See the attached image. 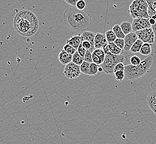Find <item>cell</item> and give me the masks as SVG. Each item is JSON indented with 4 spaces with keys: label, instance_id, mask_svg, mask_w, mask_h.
<instances>
[{
    "label": "cell",
    "instance_id": "obj_1",
    "mask_svg": "<svg viewBox=\"0 0 156 144\" xmlns=\"http://www.w3.org/2000/svg\"><path fill=\"white\" fill-rule=\"evenodd\" d=\"M13 26L17 33L23 37L34 36L39 29L37 16L29 10L18 12L13 20Z\"/></svg>",
    "mask_w": 156,
    "mask_h": 144
},
{
    "label": "cell",
    "instance_id": "obj_2",
    "mask_svg": "<svg viewBox=\"0 0 156 144\" xmlns=\"http://www.w3.org/2000/svg\"><path fill=\"white\" fill-rule=\"evenodd\" d=\"M63 22L66 27L76 31H85L92 25L93 20L90 14L85 10L80 11L76 8L66 9L63 16Z\"/></svg>",
    "mask_w": 156,
    "mask_h": 144
},
{
    "label": "cell",
    "instance_id": "obj_3",
    "mask_svg": "<svg viewBox=\"0 0 156 144\" xmlns=\"http://www.w3.org/2000/svg\"><path fill=\"white\" fill-rule=\"evenodd\" d=\"M153 57L150 56L145 58L138 66L129 64L125 66V74L127 80L135 81L148 73L153 63Z\"/></svg>",
    "mask_w": 156,
    "mask_h": 144
},
{
    "label": "cell",
    "instance_id": "obj_4",
    "mask_svg": "<svg viewBox=\"0 0 156 144\" xmlns=\"http://www.w3.org/2000/svg\"><path fill=\"white\" fill-rule=\"evenodd\" d=\"M148 8V5L146 0H133L129 5V12L133 19L150 18Z\"/></svg>",
    "mask_w": 156,
    "mask_h": 144
},
{
    "label": "cell",
    "instance_id": "obj_5",
    "mask_svg": "<svg viewBox=\"0 0 156 144\" xmlns=\"http://www.w3.org/2000/svg\"><path fill=\"white\" fill-rule=\"evenodd\" d=\"M127 60V57L123 55H114L108 52L106 54L105 60L101 65L104 72L108 74H114V69L117 64L124 63Z\"/></svg>",
    "mask_w": 156,
    "mask_h": 144
},
{
    "label": "cell",
    "instance_id": "obj_6",
    "mask_svg": "<svg viewBox=\"0 0 156 144\" xmlns=\"http://www.w3.org/2000/svg\"><path fill=\"white\" fill-rule=\"evenodd\" d=\"M81 72L80 67L72 62L66 66L64 70V75L67 79H75L80 75Z\"/></svg>",
    "mask_w": 156,
    "mask_h": 144
},
{
    "label": "cell",
    "instance_id": "obj_7",
    "mask_svg": "<svg viewBox=\"0 0 156 144\" xmlns=\"http://www.w3.org/2000/svg\"><path fill=\"white\" fill-rule=\"evenodd\" d=\"M135 33L138 37V39L141 40L144 43H147L151 45H153L154 43L155 35L152 28L138 31Z\"/></svg>",
    "mask_w": 156,
    "mask_h": 144
},
{
    "label": "cell",
    "instance_id": "obj_8",
    "mask_svg": "<svg viewBox=\"0 0 156 144\" xmlns=\"http://www.w3.org/2000/svg\"><path fill=\"white\" fill-rule=\"evenodd\" d=\"M132 26L133 32L151 28L150 18H135L132 21Z\"/></svg>",
    "mask_w": 156,
    "mask_h": 144
},
{
    "label": "cell",
    "instance_id": "obj_9",
    "mask_svg": "<svg viewBox=\"0 0 156 144\" xmlns=\"http://www.w3.org/2000/svg\"><path fill=\"white\" fill-rule=\"evenodd\" d=\"M138 39V37L135 32H132L131 33L126 35L124 38L125 47L123 49L125 51H130L132 45Z\"/></svg>",
    "mask_w": 156,
    "mask_h": 144
},
{
    "label": "cell",
    "instance_id": "obj_10",
    "mask_svg": "<svg viewBox=\"0 0 156 144\" xmlns=\"http://www.w3.org/2000/svg\"><path fill=\"white\" fill-rule=\"evenodd\" d=\"M93 62L98 65H101L106 57V53L103 49H97L92 53Z\"/></svg>",
    "mask_w": 156,
    "mask_h": 144
},
{
    "label": "cell",
    "instance_id": "obj_11",
    "mask_svg": "<svg viewBox=\"0 0 156 144\" xmlns=\"http://www.w3.org/2000/svg\"><path fill=\"white\" fill-rule=\"evenodd\" d=\"M108 43L105 34L101 33H96L94 39V46L95 49H102Z\"/></svg>",
    "mask_w": 156,
    "mask_h": 144
},
{
    "label": "cell",
    "instance_id": "obj_12",
    "mask_svg": "<svg viewBox=\"0 0 156 144\" xmlns=\"http://www.w3.org/2000/svg\"><path fill=\"white\" fill-rule=\"evenodd\" d=\"M73 55L68 53L63 49H61L58 55V60L63 65H67L72 62Z\"/></svg>",
    "mask_w": 156,
    "mask_h": 144
},
{
    "label": "cell",
    "instance_id": "obj_13",
    "mask_svg": "<svg viewBox=\"0 0 156 144\" xmlns=\"http://www.w3.org/2000/svg\"><path fill=\"white\" fill-rule=\"evenodd\" d=\"M96 34L90 31H84L83 33L80 34L81 41H88L90 42L92 45V48L94 50H95V48L94 46V39Z\"/></svg>",
    "mask_w": 156,
    "mask_h": 144
},
{
    "label": "cell",
    "instance_id": "obj_14",
    "mask_svg": "<svg viewBox=\"0 0 156 144\" xmlns=\"http://www.w3.org/2000/svg\"><path fill=\"white\" fill-rule=\"evenodd\" d=\"M147 104L151 110L156 115V92H153L148 95Z\"/></svg>",
    "mask_w": 156,
    "mask_h": 144
},
{
    "label": "cell",
    "instance_id": "obj_15",
    "mask_svg": "<svg viewBox=\"0 0 156 144\" xmlns=\"http://www.w3.org/2000/svg\"><path fill=\"white\" fill-rule=\"evenodd\" d=\"M148 5V13L150 18L156 21V0H146Z\"/></svg>",
    "mask_w": 156,
    "mask_h": 144
},
{
    "label": "cell",
    "instance_id": "obj_16",
    "mask_svg": "<svg viewBox=\"0 0 156 144\" xmlns=\"http://www.w3.org/2000/svg\"><path fill=\"white\" fill-rule=\"evenodd\" d=\"M82 43L80 35H74L71 36L69 39L66 41V43L72 46L76 50H78V48Z\"/></svg>",
    "mask_w": 156,
    "mask_h": 144
},
{
    "label": "cell",
    "instance_id": "obj_17",
    "mask_svg": "<svg viewBox=\"0 0 156 144\" xmlns=\"http://www.w3.org/2000/svg\"><path fill=\"white\" fill-rule=\"evenodd\" d=\"M120 27L121 28L122 30L125 35L131 33L133 31L132 23H131L129 22L124 21L121 24H120Z\"/></svg>",
    "mask_w": 156,
    "mask_h": 144
},
{
    "label": "cell",
    "instance_id": "obj_18",
    "mask_svg": "<svg viewBox=\"0 0 156 144\" xmlns=\"http://www.w3.org/2000/svg\"><path fill=\"white\" fill-rule=\"evenodd\" d=\"M108 52L111 54L114 55H120L122 52V49L119 48L117 45L115 44L114 42L108 43Z\"/></svg>",
    "mask_w": 156,
    "mask_h": 144
},
{
    "label": "cell",
    "instance_id": "obj_19",
    "mask_svg": "<svg viewBox=\"0 0 156 144\" xmlns=\"http://www.w3.org/2000/svg\"><path fill=\"white\" fill-rule=\"evenodd\" d=\"M152 45L149 43H144L142 45L140 53L144 56H149L152 52Z\"/></svg>",
    "mask_w": 156,
    "mask_h": 144
},
{
    "label": "cell",
    "instance_id": "obj_20",
    "mask_svg": "<svg viewBox=\"0 0 156 144\" xmlns=\"http://www.w3.org/2000/svg\"><path fill=\"white\" fill-rule=\"evenodd\" d=\"M112 30L114 31L115 35L117 37V38H122L124 39L126 35L124 34L123 31L119 24H115L112 28Z\"/></svg>",
    "mask_w": 156,
    "mask_h": 144
},
{
    "label": "cell",
    "instance_id": "obj_21",
    "mask_svg": "<svg viewBox=\"0 0 156 144\" xmlns=\"http://www.w3.org/2000/svg\"><path fill=\"white\" fill-rule=\"evenodd\" d=\"M144 43L142 42L141 40L138 39L132 45V47L130 49V52L132 53H134L140 52Z\"/></svg>",
    "mask_w": 156,
    "mask_h": 144
},
{
    "label": "cell",
    "instance_id": "obj_22",
    "mask_svg": "<svg viewBox=\"0 0 156 144\" xmlns=\"http://www.w3.org/2000/svg\"><path fill=\"white\" fill-rule=\"evenodd\" d=\"M84 62V58L79 54L78 51L73 56L72 62L75 64L80 66Z\"/></svg>",
    "mask_w": 156,
    "mask_h": 144
},
{
    "label": "cell",
    "instance_id": "obj_23",
    "mask_svg": "<svg viewBox=\"0 0 156 144\" xmlns=\"http://www.w3.org/2000/svg\"><path fill=\"white\" fill-rule=\"evenodd\" d=\"M106 38L108 43H112L117 39V37L115 35L114 31L112 30H108L105 33Z\"/></svg>",
    "mask_w": 156,
    "mask_h": 144
},
{
    "label": "cell",
    "instance_id": "obj_24",
    "mask_svg": "<svg viewBox=\"0 0 156 144\" xmlns=\"http://www.w3.org/2000/svg\"><path fill=\"white\" fill-rule=\"evenodd\" d=\"M90 63L85 62L80 66V70L81 73H83L85 75H89V68H90Z\"/></svg>",
    "mask_w": 156,
    "mask_h": 144
},
{
    "label": "cell",
    "instance_id": "obj_25",
    "mask_svg": "<svg viewBox=\"0 0 156 144\" xmlns=\"http://www.w3.org/2000/svg\"><path fill=\"white\" fill-rule=\"evenodd\" d=\"M99 65L95 63H90V68H89V75H96L99 72Z\"/></svg>",
    "mask_w": 156,
    "mask_h": 144
},
{
    "label": "cell",
    "instance_id": "obj_26",
    "mask_svg": "<svg viewBox=\"0 0 156 144\" xmlns=\"http://www.w3.org/2000/svg\"><path fill=\"white\" fill-rule=\"evenodd\" d=\"M63 49L66 52L72 55H74L76 53V52L77 51V50H76L75 48H73L72 46L69 45L68 44L66 43L64 46L63 47Z\"/></svg>",
    "mask_w": 156,
    "mask_h": 144
},
{
    "label": "cell",
    "instance_id": "obj_27",
    "mask_svg": "<svg viewBox=\"0 0 156 144\" xmlns=\"http://www.w3.org/2000/svg\"><path fill=\"white\" fill-rule=\"evenodd\" d=\"M141 59L137 56H133L129 59V62L133 66H138L141 63Z\"/></svg>",
    "mask_w": 156,
    "mask_h": 144
},
{
    "label": "cell",
    "instance_id": "obj_28",
    "mask_svg": "<svg viewBox=\"0 0 156 144\" xmlns=\"http://www.w3.org/2000/svg\"><path fill=\"white\" fill-rule=\"evenodd\" d=\"M115 78L118 81H122L125 78L124 71H117L114 73Z\"/></svg>",
    "mask_w": 156,
    "mask_h": 144
},
{
    "label": "cell",
    "instance_id": "obj_29",
    "mask_svg": "<svg viewBox=\"0 0 156 144\" xmlns=\"http://www.w3.org/2000/svg\"><path fill=\"white\" fill-rule=\"evenodd\" d=\"M84 61L88 63H93V56H92V52L90 50H87L86 53L84 57Z\"/></svg>",
    "mask_w": 156,
    "mask_h": 144
},
{
    "label": "cell",
    "instance_id": "obj_30",
    "mask_svg": "<svg viewBox=\"0 0 156 144\" xmlns=\"http://www.w3.org/2000/svg\"><path fill=\"white\" fill-rule=\"evenodd\" d=\"M75 7H76V9H77L80 11L85 10V9L86 7L85 1L84 0H79L76 3Z\"/></svg>",
    "mask_w": 156,
    "mask_h": 144
},
{
    "label": "cell",
    "instance_id": "obj_31",
    "mask_svg": "<svg viewBox=\"0 0 156 144\" xmlns=\"http://www.w3.org/2000/svg\"><path fill=\"white\" fill-rule=\"evenodd\" d=\"M115 44L121 49H123L125 47V41L122 38H117L114 42Z\"/></svg>",
    "mask_w": 156,
    "mask_h": 144
},
{
    "label": "cell",
    "instance_id": "obj_32",
    "mask_svg": "<svg viewBox=\"0 0 156 144\" xmlns=\"http://www.w3.org/2000/svg\"><path fill=\"white\" fill-rule=\"evenodd\" d=\"M81 45L86 50H90V51L92 53L94 51L92 48V45H91V43L88 41H83L81 43Z\"/></svg>",
    "mask_w": 156,
    "mask_h": 144
},
{
    "label": "cell",
    "instance_id": "obj_33",
    "mask_svg": "<svg viewBox=\"0 0 156 144\" xmlns=\"http://www.w3.org/2000/svg\"><path fill=\"white\" fill-rule=\"evenodd\" d=\"M125 68V66L124 63H119L115 67L114 73L117 71H124Z\"/></svg>",
    "mask_w": 156,
    "mask_h": 144
},
{
    "label": "cell",
    "instance_id": "obj_34",
    "mask_svg": "<svg viewBox=\"0 0 156 144\" xmlns=\"http://www.w3.org/2000/svg\"><path fill=\"white\" fill-rule=\"evenodd\" d=\"M77 51H78V53H79V54H80L81 57H83L84 58V57H85V53H86L87 50L83 47V45H82L81 44L79 46V47L78 48Z\"/></svg>",
    "mask_w": 156,
    "mask_h": 144
},
{
    "label": "cell",
    "instance_id": "obj_35",
    "mask_svg": "<svg viewBox=\"0 0 156 144\" xmlns=\"http://www.w3.org/2000/svg\"><path fill=\"white\" fill-rule=\"evenodd\" d=\"M79 0H64V1L66 2L67 4H68L70 6L75 7L76 3Z\"/></svg>",
    "mask_w": 156,
    "mask_h": 144
},
{
    "label": "cell",
    "instance_id": "obj_36",
    "mask_svg": "<svg viewBox=\"0 0 156 144\" xmlns=\"http://www.w3.org/2000/svg\"><path fill=\"white\" fill-rule=\"evenodd\" d=\"M151 87L154 92H156V77L151 83Z\"/></svg>",
    "mask_w": 156,
    "mask_h": 144
},
{
    "label": "cell",
    "instance_id": "obj_37",
    "mask_svg": "<svg viewBox=\"0 0 156 144\" xmlns=\"http://www.w3.org/2000/svg\"><path fill=\"white\" fill-rule=\"evenodd\" d=\"M151 28H152V30H153V32L154 33L155 37H156V22L155 24L151 26Z\"/></svg>",
    "mask_w": 156,
    "mask_h": 144
},
{
    "label": "cell",
    "instance_id": "obj_38",
    "mask_svg": "<svg viewBox=\"0 0 156 144\" xmlns=\"http://www.w3.org/2000/svg\"><path fill=\"white\" fill-rule=\"evenodd\" d=\"M156 20H154V19H152V18H150V24H151V26L155 24V23H156Z\"/></svg>",
    "mask_w": 156,
    "mask_h": 144
},
{
    "label": "cell",
    "instance_id": "obj_39",
    "mask_svg": "<svg viewBox=\"0 0 156 144\" xmlns=\"http://www.w3.org/2000/svg\"><path fill=\"white\" fill-rule=\"evenodd\" d=\"M103 70L102 67H99V72H102Z\"/></svg>",
    "mask_w": 156,
    "mask_h": 144
}]
</instances>
